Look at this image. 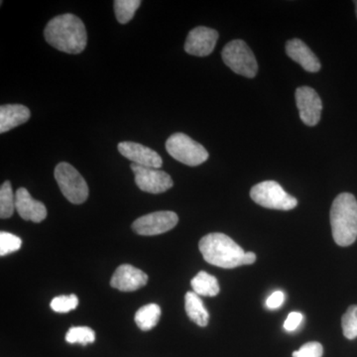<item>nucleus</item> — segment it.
I'll use <instances>...</instances> for the list:
<instances>
[{"label":"nucleus","mask_w":357,"mask_h":357,"mask_svg":"<svg viewBox=\"0 0 357 357\" xmlns=\"http://www.w3.org/2000/svg\"><path fill=\"white\" fill-rule=\"evenodd\" d=\"M331 225L337 245H351L357 238V201L354 195L342 192L333 201L331 208Z\"/></svg>","instance_id":"nucleus-3"},{"label":"nucleus","mask_w":357,"mask_h":357,"mask_svg":"<svg viewBox=\"0 0 357 357\" xmlns=\"http://www.w3.org/2000/svg\"><path fill=\"white\" fill-rule=\"evenodd\" d=\"M166 150L180 163L191 167L201 165L208 158L206 148L185 133L171 135L166 141Z\"/></svg>","instance_id":"nucleus-4"},{"label":"nucleus","mask_w":357,"mask_h":357,"mask_svg":"<svg viewBox=\"0 0 357 357\" xmlns=\"http://www.w3.org/2000/svg\"><path fill=\"white\" fill-rule=\"evenodd\" d=\"M61 192L70 203L81 204L89 197V187L83 176L70 164L62 162L58 164L54 172Z\"/></svg>","instance_id":"nucleus-7"},{"label":"nucleus","mask_w":357,"mask_h":357,"mask_svg":"<svg viewBox=\"0 0 357 357\" xmlns=\"http://www.w3.org/2000/svg\"><path fill=\"white\" fill-rule=\"evenodd\" d=\"M96 340V333L89 326H73L66 335V342L70 344L86 345Z\"/></svg>","instance_id":"nucleus-22"},{"label":"nucleus","mask_w":357,"mask_h":357,"mask_svg":"<svg viewBox=\"0 0 357 357\" xmlns=\"http://www.w3.org/2000/svg\"><path fill=\"white\" fill-rule=\"evenodd\" d=\"M161 317V307L156 304H148L136 312L134 321L141 331L152 330L158 324Z\"/></svg>","instance_id":"nucleus-19"},{"label":"nucleus","mask_w":357,"mask_h":357,"mask_svg":"<svg viewBox=\"0 0 357 357\" xmlns=\"http://www.w3.org/2000/svg\"><path fill=\"white\" fill-rule=\"evenodd\" d=\"M185 309L188 317L199 326H208L210 314L206 311L203 301L195 292H188L185 296Z\"/></svg>","instance_id":"nucleus-17"},{"label":"nucleus","mask_w":357,"mask_h":357,"mask_svg":"<svg viewBox=\"0 0 357 357\" xmlns=\"http://www.w3.org/2000/svg\"><path fill=\"white\" fill-rule=\"evenodd\" d=\"M15 208V195L13 194V185L6 181L0 188V218L2 220L13 217Z\"/></svg>","instance_id":"nucleus-20"},{"label":"nucleus","mask_w":357,"mask_h":357,"mask_svg":"<svg viewBox=\"0 0 357 357\" xmlns=\"http://www.w3.org/2000/svg\"><path fill=\"white\" fill-rule=\"evenodd\" d=\"M354 3H356V16H357V1L354 2Z\"/></svg>","instance_id":"nucleus-29"},{"label":"nucleus","mask_w":357,"mask_h":357,"mask_svg":"<svg viewBox=\"0 0 357 357\" xmlns=\"http://www.w3.org/2000/svg\"><path fill=\"white\" fill-rule=\"evenodd\" d=\"M218 39V33L211 28L199 26L188 35L185 51L197 57H206L213 53Z\"/></svg>","instance_id":"nucleus-11"},{"label":"nucleus","mask_w":357,"mask_h":357,"mask_svg":"<svg viewBox=\"0 0 357 357\" xmlns=\"http://www.w3.org/2000/svg\"><path fill=\"white\" fill-rule=\"evenodd\" d=\"M30 110L22 105H6L0 107V133H6L11 129L29 121Z\"/></svg>","instance_id":"nucleus-16"},{"label":"nucleus","mask_w":357,"mask_h":357,"mask_svg":"<svg viewBox=\"0 0 357 357\" xmlns=\"http://www.w3.org/2000/svg\"><path fill=\"white\" fill-rule=\"evenodd\" d=\"M303 321V314L301 312H293L288 314L285 323H284V328L286 332H295L299 328Z\"/></svg>","instance_id":"nucleus-27"},{"label":"nucleus","mask_w":357,"mask_h":357,"mask_svg":"<svg viewBox=\"0 0 357 357\" xmlns=\"http://www.w3.org/2000/svg\"><path fill=\"white\" fill-rule=\"evenodd\" d=\"M296 102L302 121L307 126H314L321 121L323 102L314 89L301 86L296 91Z\"/></svg>","instance_id":"nucleus-10"},{"label":"nucleus","mask_w":357,"mask_h":357,"mask_svg":"<svg viewBox=\"0 0 357 357\" xmlns=\"http://www.w3.org/2000/svg\"><path fill=\"white\" fill-rule=\"evenodd\" d=\"M140 6V0H116L114 1V11L117 21L121 24H126L132 20Z\"/></svg>","instance_id":"nucleus-21"},{"label":"nucleus","mask_w":357,"mask_h":357,"mask_svg":"<svg viewBox=\"0 0 357 357\" xmlns=\"http://www.w3.org/2000/svg\"><path fill=\"white\" fill-rule=\"evenodd\" d=\"M250 197L256 204L271 210L291 211L298 206V199L284 191L275 181H265L251 189Z\"/></svg>","instance_id":"nucleus-5"},{"label":"nucleus","mask_w":357,"mask_h":357,"mask_svg":"<svg viewBox=\"0 0 357 357\" xmlns=\"http://www.w3.org/2000/svg\"><path fill=\"white\" fill-rule=\"evenodd\" d=\"M15 208L24 220L43 222L47 218V208L43 203L32 198L25 188H20L15 194Z\"/></svg>","instance_id":"nucleus-14"},{"label":"nucleus","mask_w":357,"mask_h":357,"mask_svg":"<svg viewBox=\"0 0 357 357\" xmlns=\"http://www.w3.org/2000/svg\"><path fill=\"white\" fill-rule=\"evenodd\" d=\"M177 213L170 211H155L143 215L132 223L134 232L139 236H153L165 234L177 225Z\"/></svg>","instance_id":"nucleus-8"},{"label":"nucleus","mask_w":357,"mask_h":357,"mask_svg":"<svg viewBox=\"0 0 357 357\" xmlns=\"http://www.w3.org/2000/svg\"><path fill=\"white\" fill-rule=\"evenodd\" d=\"M324 354L323 345L317 342H307L299 351L293 352V357H321Z\"/></svg>","instance_id":"nucleus-26"},{"label":"nucleus","mask_w":357,"mask_h":357,"mask_svg":"<svg viewBox=\"0 0 357 357\" xmlns=\"http://www.w3.org/2000/svg\"><path fill=\"white\" fill-rule=\"evenodd\" d=\"M285 302V294L282 291H276L268 297L266 307L269 310L279 309Z\"/></svg>","instance_id":"nucleus-28"},{"label":"nucleus","mask_w":357,"mask_h":357,"mask_svg":"<svg viewBox=\"0 0 357 357\" xmlns=\"http://www.w3.org/2000/svg\"><path fill=\"white\" fill-rule=\"evenodd\" d=\"M342 332L347 340L357 337V306H351L342 319Z\"/></svg>","instance_id":"nucleus-23"},{"label":"nucleus","mask_w":357,"mask_h":357,"mask_svg":"<svg viewBox=\"0 0 357 357\" xmlns=\"http://www.w3.org/2000/svg\"><path fill=\"white\" fill-rule=\"evenodd\" d=\"M199 251L204 259L213 266L232 269L256 261L253 252H245L241 246L223 234H210L199 241Z\"/></svg>","instance_id":"nucleus-1"},{"label":"nucleus","mask_w":357,"mask_h":357,"mask_svg":"<svg viewBox=\"0 0 357 357\" xmlns=\"http://www.w3.org/2000/svg\"><path fill=\"white\" fill-rule=\"evenodd\" d=\"M22 241L9 232H0V255L6 256L20 250Z\"/></svg>","instance_id":"nucleus-25"},{"label":"nucleus","mask_w":357,"mask_h":357,"mask_svg":"<svg viewBox=\"0 0 357 357\" xmlns=\"http://www.w3.org/2000/svg\"><path fill=\"white\" fill-rule=\"evenodd\" d=\"M286 53L307 72L317 73L321 70V63L314 52L302 40L292 39L286 44Z\"/></svg>","instance_id":"nucleus-15"},{"label":"nucleus","mask_w":357,"mask_h":357,"mask_svg":"<svg viewBox=\"0 0 357 357\" xmlns=\"http://www.w3.org/2000/svg\"><path fill=\"white\" fill-rule=\"evenodd\" d=\"M44 36L52 47L68 54L82 53L88 42L83 21L70 13L59 15L49 21Z\"/></svg>","instance_id":"nucleus-2"},{"label":"nucleus","mask_w":357,"mask_h":357,"mask_svg":"<svg viewBox=\"0 0 357 357\" xmlns=\"http://www.w3.org/2000/svg\"><path fill=\"white\" fill-rule=\"evenodd\" d=\"M222 57L225 64L241 76L252 79L257 74L255 54L243 40H234L225 45Z\"/></svg>","instance_id":"nucleus-6"},{"label":"nucleus","mask_w":357,"mask_h":357,"mask_svg":"<svg viewBox=\"0 0 357 357\" xmlns=\"http://www.w3.org/2000/svg\"><path fill=\"white\" fill-rule=\"evenodd\" d=\"M191 285L194 292L203 297H215L220 293L218 279L206 271L199 272L192 279Z\"/></svg>","instance_id":"nucleus-18"},{"label":"nucleus","mask_w":357,"mask_h":357,"mask_svg":"<svg viewBox=\"0 0 357 357\" xmlns=\"http://www.w3.org/2000/svg\"><path fill=\"white\" fill-rule=\"evenodd\" d=\"M131 170L135 176V183L141 191L149 194H161L173 187L171 176L156 168H148L137 164H131Z\"/></svg>","instance_id":"nucleus-9"},{"label":"nucleus","mask_w":357,"mask_h":357,"mask_svg":"<svg viewBox=\"0 0 357 357\" xmlns=\"http://www.w3.org/2000/svg\"><path fill=\"white\" fill-rule=\"evenodd\" d=\"M119 151L122 156L132 161L134 164L148 168L160 169L163 166L161 156L151 148L139 143L124 141L119 144Z\"/></svg>","instance_id":"nucleus-13"},{"label":"nucleus","mask_w":357,"mask_h":357,"mask_svg":"<svg viewBox=\"0 0 357 357\" xmlns=\"http://www.w3.org/2000/svg\"><path fill=\"white\" fill-rule=\"evenodd\" d=\"M79 305V299L74 294L70 295L58 296L52 300L50 306L54 312H60V314H66L77 309Z\"/></svg>","instance_id":"nucleus-24"},{"label":"nucleus","mask_w":357,"mask_h":357,"mask_svg":"<svg viewBox=\"0 0 357 357\" xmlns=\"http://www.w3.org/2000/svg\"><path fill=\"white\" fill-rule=\"evenodd\" d=\"M148 282L146 273L132 265H121L110 279V286L122 292H134L144 287Z\"/></svg>","instance_id":"nucleus-12"}]
</instances>
